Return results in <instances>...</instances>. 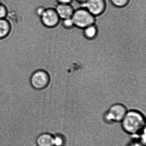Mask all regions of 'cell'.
<instances>
[{"mask_svg": "<svg viewBox=\"0 0 146 146\" xmlns=\"http://www.w3.org/2000/svg\"><path fill=\"white\" fill-rule=\"evenodd\" d=\"M121 122L123 129L130 135L138 134L145 129V118L137 111H127Z\"/></svg>", "mask_w": 146, "mask_h": 146, "instance_id": "1", "label": "cell"}, {"mask_svg": "<svg viewBox=\"0 0 146 146\" xmlns=\"http://www.w3.org/2000/svg\"><path fill=\"white\" fill-rule=\"evenodd\" d=\"M51 78L48 72L44 69L35 70L31 75L29 84L34 89L43 90L50 85Z\"/></svg>", "mask_w": 146, "mask_h": 146, "instance_id": "2", "label": "cell"}, {"mask_svg": "<svg viewBox=\"0 0 146 146\" xmlns=\"http://www.w3.org/2000/svg\"><path fill=\"white\" fill-rule=\"evenodd\" d=\"M72 18L75 27L82 30L89 25L95 24L96 21V17L82 7L75 10Z\"/></svg>", "mask_w": 146, "mask_h": 146, "instance_id": "3", "label": "cell"}, {"mask_svg": "<svg viewBox=\"0 0 146 146\" xmlns=\"http://www.w3.org/2000/svg\"><path fill=\"white\" fill-rule=\"evenodd\" d=\"M40 18L42 25L48 29L56 28L61 21L55 9L53 7H46Z\"/></svg>", "mask_w": 146, "mask_h": 146, "instance_id": "4", "label": "cell"}, {"mask_svg": "<svg viewBox=\"0 0 146 146\" xmlns=\"http://www.w3.org/2000/svg\"><path fill=\"white\" fill-rule=\"evenodd\" d=\"M127 111L126 108L123 104H114L105 115V120L108 122H121Z\"/></svg>", "mask_w": 146, "mask_h": 146, "instance_id": "5", "label": "cell"}, {"mask_svg": "<svg viewBox=\"0 0 146 146\" xmlns=\"http://www.w3.org/2000/svg\"><path fill=\"white\" fill-rule=\"evenodd\" d=\"M82 7L96 17L101 16L105 12L107 5L106 0H88L87 2L82 5Z\"/></svg>", "mask_w": 146, "mask_h": 146, "instance_id": "6", "label": "cell"}, {"mask_svg": "<svg viewBox=\"0 0 146 146\" xmlns=\"http://www.w3.org/2000/svg\"><path fill=\"white\" fill-rule=\"evenodd\" d=\"M54 9L60 20L71 18L75 10L71 4H58Z\"/></svg>", "mask_w": 146, "mask_h": 146, "instance_id": "7", "label": "cell"}, {"mask_svg": "<svg viewBox=\"0 0 146 146\" xmlns=\"http://www.w3.org/2000/svg\"><path fill=\"white\" fill-rule=\"evenodd\" d=\"M37 146H54V135L50 132L40 134L36 139Z\"/></svg>", "mask_w": 146, "mask_h": 146, "instance_id": "8", "label": "cell"}, {"mask_svg": "<svg viewBox=\"0 0 146 146\" xmlns=\"http://www.w3.org/2000/svg\"><path fill=\"white\" fill-rule=\"evenodd\" d=\"M12 31V25L7 18L0 19V40L8 37Z\"/></svg>", "mask_w": 146, "mask_h": 146, "instance_id": "9", "label": "cell"}, {"mask_svg": "<svg viewBox=\"0 0 146 146\" xmlns=\"http://www.w3.org/2000/svg\"><path fill=\"white\" fill-rule=\"evenodd\" d=\"M99 34V29L96 24L91 25L82 29L83 36L84 39L92 41L96 39Z\"/></svg>", "mask_w": 146, "mask_h": 146, "instance_id": "10", "label": "cell"}, {"mask_svg": "<svg viewBox=\"0 0 146 146\" xmlns=\"http://www.w3.org/2000/svg\"><path fill=\"white\" fill-rule=\"evenodd\" d=\"M111 4L118 8H123L129 4L130 0H110Z\"/></svg>", "mask_w": 146, "mask_h": 146, "instance_id": "11", "label": "cell"}, {"mask_svg": "<svg viewBox=\"0 0 146 146\" xmlns=\"http://www.w3.org/2000/svg\"><path fill=\"white\" fill-rule=\"evenodd\" d=\"M61 21V25L65 29H72L75 27L74 22L72 17L62 19Z\"/></svg>", "mask_w": 146, "mask_h": 146, "instance_id": "12", "label": "cell"}, {"mask_svg": "<svg viewBox=\"0 0 146 146\" xmlns=\"http://www.w3.org/2000/svg\"><path fill=\"white\" fill-rule=\"evenodd\" d=\"M9 13V10L7 6L0 2V19L7 18Z\"/></svg>", "mask_w": 146, "mask_h": 146, "instance_id": "13", "label": "cell"}, {"mask_svg": "<svg viewBox=\"0 0 146 146\" xmlns=\"http://www.w3.org/2000/svg\"><path fill=\"white\" fill-rule=\"evenodd\" d=\"M54 136V146H61L64 143L63 138L59 135H55Z\"/></svg>", "mask_w": 146, "mask_h": 146, "instance_id": "14", "label": "cell"}, {"mask_svg": "<svg viewBox=\"0 0 146 146\" xmlns=\"http://www.w3.org/2000/svg\"><path fill=\"white\" fill-rule=\"evenodd\" d=\"M46 8V7L43 6H39L37 7L35 10V13L36 15L40 18V16L42 15L43 13L44 12Z\"/></svg>", "mask_w": 146, "mask_h": 146, "instance_id": "15", "label": "cell"}, {"mask_svg": "<svg viewBox=\"0 0 146 146\" xmlns=\"http://www.w3.org/2000/svg\"><path fill=\"white\" fill-rule=\"evenodd\" d=\"M73 0H56L58 4H71Z\"/></svg>", "mask_w": 146, "mask_h": 146, "instance_id": "16", "label": "cell"}, {"mask_svg": "<svg viewBox=\"0 0 146 146\" xmlns=\"http://www.w3.org/2000/svg\"><path fill=\"white\" fill-rule=\"evenodd\" d=\"M76 1L78 2V3L81 4V5H83V4H84L85 2H86L88 1V0H76Z\"/></svg>", "mask_w": 146, "mask_h": 146, "instance_id": "17", "label": "cell"}, {"mask_svg": "<svg viewBox=\"0 0 146 146\" xmlns=\"http://www.w3.org/2000/svg\"><path fill=\"white\" fill-rule=\"evenodd\" d=\"M131 146H141V145H139L138 144H133V145H132Z\"/></svg>", "mask_w": 146, "mask_h": 146, "instance_id": "18", "label": "cell"}, {"mask_svg": "<svg viewBox=\"0 0 146 146\" xmlns=\"http://www.w3.org/2000/svg\"><path fill=\"white\" fill-rule=\"evenodd\" d=\"M0 1H1V0H0Z\"/></svg>", "mask_w": 146, "mask_h": 146, "instance_id": "19", "label": "cell"}]
</instances>
